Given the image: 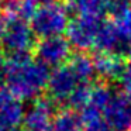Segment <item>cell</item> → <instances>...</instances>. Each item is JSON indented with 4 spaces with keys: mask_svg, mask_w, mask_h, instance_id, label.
<instances>
[{
    "mask_svg": "<svg viewBox=\"0 0 131 131\" xmlns=\"http://www.w3.org/2000/svg\"><path fill=\"white\" fill-rule=\"evenodd\" d=\"M49 73L45 65L30 55L10 57L3 66L6 89L18 100H35L47 89Z\"/></svg>",
    "mask_w": 131,
    "mask_h": 131,
    "instance_id": "6da1fadb",
    "label": "cell"
},
{
    "mask_svg": "<svg viewBox=\"0 0 131 131\" xmlns=\"http://www.w3.org/2000/svg\"><path fill=\"white\" fill-rule=\"evenodd\" d=\"M69 23L71 21L68 16V7L61 3L41 7L34 13L32 18L30 20V26L34 35L41 40L61 37L68 30Z\"/></svg>",
    "mask_w": 131,
    "mask_h": 131,
    "instance_id": "7a4b0ae2",
    "label": "cell"
},
{
    "mask_svg": "<svg viewBox=\"0 0 131 131\" xmlns=\"http://www.w3.org/2000/svg\"><path fill=\"white\" fill-rule=\"evenodd\" d=\"M7 28L4 38L2 41L4 49L10 54V57L17 55H30V49H34V32L28 21L18 17L6 16Z\"/></svg>",
    "mask_w": 131,
    "mask_h": 131,
    "instance_id": "3957f363",
    "label": "cell"
},
{
    "mask_svg": "<svg viewBox=\"0 0 131 131\" xmlns=\"http://www.w3.org/2000/svg\"><path fill=\"white\" fill-rule=\"evenodd\" d=\"M104 20L94 17H76L72 20L66 30V40L71 47L83 52L94 48L96 37L102 28Z\"/></svg>",
    "mask_w": 131,
    "mask_h": 131,
    "instance_id": "277c9868",
    "label": "cell"
},
{
    "mask_svg": "<svg viewBox=\"0 0 131 131\" xmlns=\"http://www.w3.org/2000/svg\"><path fill=\"white\" fill-rule=\"evenodd\" d=\"M72 47L65 37H51L40 40L34 47L35 58L47 68H59L71 59Z\"/></svg>",
    "mask_w": 131,
    "mask_h": 131,
    "instance_id": "5b68a950",
    "label": "cell"
},
{
    "mask_svg": "<svg viewBox=\"0 0 131 131\" xmlns=\"http://www.w3.org/2000/svg\"><path fill=\"white\" fill-rule=\"evenodd\" d=\"M79 85V79L72 72L69 65H62L59 68H55L49 73L47 90H48L49 99L54 103H65L69 100V97Z\"/></svg>",
    "mask_w": 131,
    "mask_h": 131,
    "instance_id": "8992f818",
    "label": "cell"
},
{
    "mask_svg": "<svg viewBox=\"0 0 131 131\" xmlns=\"http://www.w3.org/2000/svg\"><path fill=\"white\" fill-rule=\"evenodd\" d=\"M55 114L54 102L49 97H38L26 111L23 124L27 131H51Z\"/></svg>",
    "mask_w": 131,
    "mask_h": 131,
    "instance_id": "52a82bcc",
    "label": "cell"
},
{
    "mask_svg": "<svg viewBox=\"0 0 131 131\" xmlns=\"http://www.w3.org/2000/svg\"><path fill=\"white\" fill-rule=\"evenodd\" d=\"M26 110L21 100L13 96L6 88H0V130H18Z\"/></svg>",
    "mask_w": 131,
    "mask_h": 131,
    "instance_id": "ba28073f",
    "label": "cell"
},
{
    "mask_svg": "<svg viewBox=\"0 0 131 131\" xmlns=\"http://www.w3.org/2000/svg\"><path fill=\"white\" fill-rule=\"evenodd\" d=\"M111 130L124 131L131 127V97L127 93H116L103 111Z\"/></svg>",
    "mask_w": 131,
    "mask_h": 131,
    "instance_id": "9c48e42d",
    "label": "cell"
},
{
    "mask_svg": "<svg viewBox=\"0 0 131 131\" xmlns=\"http://www.w3.org/2000/svg\"><path fill=\"white\" fill-rule=\"evenodd\" d=\"M113 24L120 38V57H131V7L117 0L113 7Z\"/></svg>",
    "mask_w": 131,
    "mask_h": 131,
    "instance_id": "30bf717a",
    "label": "cell"
},
{
    "mask_svg": "<svg viewBox=\"0 0 131 131\" xmlns=\"http://www.w3.org/2000/svg\"><path fill=\"white\" fill-rule=\"evenodd\" d=\"M117 0H66V7L76 17L103 18L113 12Z\"/></svg>",
    "mask_w": 131,
    "mask_h": 131,
    "instance_id": "8fae6325",
    "label": "cell"
},
{
    "mask_svg": "<svg viewBox=\"0 0 131 131\" xmlns=\"http://www.w3.org/2000/svg\"><path fill=\"white\" fill-rule=\"evenodd\" d=\"M94 72L103 79H118L121 78L124 71L125 61L124 58L114 54H103L97 52L93 58Z\"/></svg>",
    "mask_w": 131,
    "mask_h": 131,
    "instance_id": "7c38bea8",
    "label": "cell"
},
{
    "mask_svg": "<svg viewBox=\"0 0 131 131\" xmlns=\"http://www.w3.org/2000/svg\"><path fill=\"white\" fill-rule=\"evenodd\" d=\"M94 48L103 54H114L120 57V38L113 21H104L96 37Z\"/></svg>",
    "mask_w": 131,
    "mask_h": 131,
    "instance_id": "4fadbf2b",
    "label": "cell"
},
{
    "mask_svg": "<svg viewBox=\"0 0 131 131\" xmlns=\"http://www.w3.org/2000/svg\"><path fill=\"white\" fill-rule=\"evenodd\" d=\"M80 123H82V131H111L103 111L86 106L80 110Z\"/></svg>",
    "mask_w": 131,
    "mask_h": 131,
    "instance_id": "5bb4252c",
    "label": "cell"
},
{
    "mask_svg": "<svg viewBox=\"0 0 131 131\" xmlns=\"http://www.w3.org/2000/svg\"><path fill=\"white\" fill-rule=\"evenodd\" d=\"M68 65L72 69V72L76 75V78L79 79L80 83H89L92 80V78L96 75L93 59L89 58L83 52H78V54L72 55Z\"/></svg>",
    "mask_w": 131,
    "mask_h": 131,
    "instance_id": "9a60e30c",
    "label": "cell"
},
{
    "mask_svg": "<svg viewBox=\"0 0 131 131\" xmlns=\"http://www.w3.org/2000/svg\"><path fill=\"white\" fill-rule=\"evenodd\" d=\"M52 131H82L79 114H76L71 108L61 110L54 117Z\"/></svg>",
    "mask_w": 131,
    "mask_h": 131,
    "instance_id": "2e32d148",
    "label": "cell"
},
{
    "mask_svg": "<svg viewBox=\"0 0 131 131\" xmlns=\"http://www.w3.org/2000/svg\"><path fill=\"white\" fill-rule=\"evenodd\" d=\"M114 92L108 88L107 85H96V86H92V92H90V97H89V104L90 107L97 108L100 111H104L106 107L108 106V103L111 102L114 96Z\"/></svg>",
    "mask_w": 131,
    "mask_h": 131,
    "instance_id": "e0dca14e",
    "label": "cell"
},
{
    "mask_svg": "<svg viewBox=\"0 0 131 131\" xmlns=\"http://www.w3.org/2000/svg\"><path fill=\"white\" fill-rule=\"evenodd\" d=\"M92 86L89 83H80L75 92L72 93V96L69 97L68 103L72 108H85L89 104V97H90Z\"/></svg>",
    "mask_w": 131,
    "mask_h": 131,
    "instance_id": "ac0fdd59",
    "label": "cell"
},
{
    "mask_svg": "<svg viewBox=\"0 0 131 131\" xmlns=\"http://www.w3.org/2000/svg\"><path fill=\"white\" fill-rule=\"evenodd\" d=\"M120 82H121L125 93L131 94V57H128L125 61L124 71H123V75L120 78Z\"/></svg>",
    "mask_w": 131,
    "mask_h": 131,
    "instance_id": "d6986e66",
    "label": "cell"
},
{
    "mask_svg": "<svg viewBox=\"0 0 131 131\" xmlns=\"http://www.w3.org/2000/svg\"><path fill=\"white\" fill-rule=\"evenodd\" d=\"M6 28H7V20L4 16H0V42L3 41L4 34H6Z\"/></svg>",
    "mask_w": 131,
    "mask_h": 131,
    "instance_id": "ffe728a7",
    "label": "cell"
},
{
    "mask_svg": "<svg viewBox=\"0 0 131 131\" xmlns=\"http://www.w3.org/2000/svg\"><path fill=\"white\" fill-rule=\"evenodd\" d=\"M3 66H4V54H3V49L0 48V71H2Z\"/></svg>",
    "mask_w": 131,
    "mask_h": 131,
    "instance_id": "44dd1931",
    "label": "cell"
},
{
    "mask_svg": "<svg viewBox=\"0 0 131 131\" xmlns=\"http://www.w3.org/2000/svg\"><path fill=\"white\" fill-rule=\"evenodd\" d=\"M125 3H127V4H128V6H130V7H131V0H125Z\"/></svg>",
    "mask_w": 131,
    "mask_h": 131,
    "instance_id": "7402d4cb",
    "label": "cell"
},
{
    "mask_svg": "<svg viewBox=\"0 0 131 131\" xmlns=\"http://www.w3.org/2000/svg\"><path fill=\"white\" fill-rule=\"evenodd\" d=\"M2 78H3V72L0 71V79H2Z\"/></svg>",
    "mask_w": 131,
    "mask_h": 131,
    "instance_id": "603a6c76",
    "label": "cell"
},
{
    "mask_svg": "<svg viewBox=\"0 0 131 131\" xmlns=\"http://www.w3.org/2000/svg\"><path fill=\"white\" fill-rule=\"evenodd\" d=\"M6 2H12V0H6Z\"/></svg>",
    "mask_w": 131,
    "mask_h": 131,
    "instance_id": "cb8c5ba5",
    "label": "cell"
},
{
    "mask_svg": "<svg viewBox=\"0 0 131 131\" xmlns=\"http://www.w3.org/2000/svg\"><path fill=\"white\" fill-rule=\"evenodd\" d=\"M128 131H131V127H130V130H128Z\"/></svg>",
    "mask_w": 131,
    "mask_h": 131,
    "instance_id": "d4e9b609",
    "label": "cell"
},
{
    "mask_svg": "<svg viewBox=\"0 0 131 131\" xmlns=\"http://www.w3.org/2000/svg\"><path fill=\"white\" fill-rule=\"evenodd\" d=\"M128 96H130V97H131V94H128Z\"/></svg>",
    "mask_w": 131,
    "mask_h": 131,
    "instance_id": "484cf974",
    "label": "cell"
},
{
    "mask_svg": "<svg viewBox=\"0 0 131 131\" xmlns=\"http://www.w3.org/2000/svg\"><path fill=\"white\" fill-rule=\"evenodd\" d=\"M0 2H2V0H0Z\"/></svg>",
    "mask_w": 131,
    "mask_h": 131,
    "instance_id": "4316f807",
    "label": "cell"
}]
</instances>
